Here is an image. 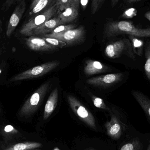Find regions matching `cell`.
<instances>
[{"mask_svg":"<svg viewBox=\"0 0 150 150\" xmlns=\"http://www.w3.org/2000/svg\"><path fill=\"white\" fill-rule=\"evenodd\" d=\"M109 70V68L98 61L87 60L84 67V73L86 76H91L105 73Z\"/></svg>","mask_w":150,"mask_h":150,"instance_id":"obj_14","label":"cell"},{"mask_svg":"<svg viewBox=\"0 0 150 150\" xmlns=\"http://www.w3.org/2000/svg\"><path fill=\"white\" fill-rule=\"evenodd\" d=\"M53 150H60L59 149V148H58V147H55V148H54V149Z\"/></svg>","mask_w":150,"mask_h":150,"instance_id":"obj_37","label":"cell"},{"mask_svg":"<svg viewBox=\"0 0 150 150\" xmlns=\"http://www.w3.org/2000/svg\"><path fill=\"white\" fill-rule=\"evenodd\" d=\"M4 131L5 134L8 135L15 134L18 133V131L13 126L10 125H7L4 127Z\"/></svg>","mask_w":150,"mask_h":150,"instance_id":"obj_28","label":"cell"},{"mask_svg":"<svg viewBox=\"0 0 150 150\" xmlns=\"http://www.w3.org/2000/svg\"><path fill=\"white\" fill-rule=\"evenodd\" d=\"M125 126L115 115H112L111 120L105 124L107 133L112 139L117 140L122 135Z\"/></svg>","mask_w":150,"mask_h":150,"instance_id":"obj_11","label":"cell"},{"mask_svg":"<svg viewBox=\"0 0 150 150\" xmlns=\"http://www.w3.org/2000/svg\"><path fill=\"white\" fill-rule=\"evenodd\" d=\"M144 17L150 22V10L145 13Z\"/></svg>","mask_w":150,"mask_h":150,"instance_id":"obj_33","label":"cell"},{"mask_svg":"<svg viewBox=\"0 0 150 150\" xmlns=\"http://www.w3.org/2000/svg\"></svg>","mask_w":150,"mask_h":150,"instance_id":"obj_41","label":"cell"},{"mask_svg":"<svg viewBox=\"0 0 150 150\" xmlns=\"http://www.w3.org/2000/svg\"><path fill=\"white\" fill-rule=\"evenodd\" d=\"M25 0H21L16 4L12 15L11 16L6 29L7 37H10L21 21L26 9Z\"/></svg>","mask_w":150,"mask_h":150,"instance_id":"obj_9","label":"cell"},{"mask_svg":"<svg viewBox=\"0 0 150 150\" xmlns=\"http://www.w3.org/2000/svg\"><path fill=\"white\" fill-rule=\"evenodd\" d=\"M57 2V0H39L32 8L29 10L28 15L29 19L50 8Z\"/></svg>","mask_w":150,"mask_h":150,"instance_id":"obj_16","label":"cell"},{"mask_svg":"<svg viewBox=\"0 0 150 150\" xmlns=\"http://www.w3.org/2000/svg\"><path fill=\"white\" fill-rule=\"evenodd\" d=\"M105 0H92L91 10L92 15H94L100 8Z\"/></svg>","mask_w":150,"mask_h":150,"instance_id":"obj_26","label":"cell"},{"mask_svg":"<svg viewBox=\"0 0 150 150\" xmlns=\"http://www.w3.org/2000/svg\"><path fill=\"white\" fill-rule=\"evenodd\" d=\"M141 0H127V3L128 4H132L138 2Z\"/></svg>","mask_w":150,"mask_h":150,"instance_id":"obj_32","label":"cell"},{"mask_svg":"<svg viewBox=\"0 0 150 150\" xmlns=\"http://www.w3.org/2000/svg\"><path fill=\"white\" fill-rule=\"evenodd\" d=\"M70 3L69 0H57V4L59 6V11H62Z\"/></svg>","mask_w":150,"mask_h":150,"instance_id":"obj_29","label":"cell"},{"mask_svg":"<svg viewBox=\"0 0 150 150\" xmlns=\"http://www.w3.org/2000/svg\"><path fill=\"white\" fill-rule=\"evenodd\" d=\"M1 72H2L1 70V69H0V74H1Z\"/></svg>","mask_w":150,"mask_h":150,"instance_id":"obj_40","label":"cell"},{"mask_svg":"<svg viewBox=\"0 0 150 150\" xmlns=\"http://www.w3.org/2000/svg\"><path fill=\"white\" fill-rule=\"evenodd\" d=\"M131 94L140 105L150 122V99L146 94L137 90L131 91Z\"/></svg>","mask_w":150,"mask_h":150,"instance_id":"obj_15","label":"cell"},{"mask_svg":"<svg viewBox=\"0 0 150 150\" xmlns=\"http://www.w3.org/2000/svg\"><path fill=\"white\" fill-rule=\"evenodd\" d=\"M144 51L146 59L144 66V72L148 80L150 82V40L145 42Z\"/></svg>","mask_w":150,"mask_h":150,"instance_id":"obj_20","label":"cell"},{"mask_svg":"<svg viewBox=\"0 0 150 150\" xmlns=\"http://www.w3.org/2000/svg\"><path fill=\"white\" fill-rule=\"evenodd\" d=\"M42 145L40 143L26 142L13 144L3 150H30L39 149Z\"/></svg>","mask_w":150,"mask_h":150,"instance_id":"obj_19","label":"cell"},{"mask_svg":"<svg viewBox=\"0 0 150 150\" xmlns=\"http://www.w3.org/2000/svg\"><path fill=\"white\" fill-rule=\"evenodd\" d=\"M39 1V0H32L30 6V9L32 8Z\"/></svg>","mask_w":150,"mask_h":150,"instance_id":"obj_31","label":"cell"},{"mask_svg":"<svg viewBox=\"0 0 150 150\" xmlns=\"http://www.w3.org/2000/svg\"><path fill=\"white\" fill-rule=\"evenodd\" d=\"M91 98L93 105L96 108L100 109L108 110V107L105 104L104 100L102 98L96 97L94 95H92Z\"/></svg>","mask_w":150,"mask_h":150,"instance_id":"obj_22","label":"cell"},{"mask_svg":"<svg viewBox=\"0 0 150 150\" xmlns=\"http://www.w3.org/2000/svg\"><path fill=\"white\" fill-rule=\"evenodd\" d=\"M46 41L48 42L49 44L52 45L56 47L62 48V47L67 45V44L65 42L61 40H59L57 39L53 38H45V37H41Z\"/></svg>","mask_w":150,"mask_h":150,"instance_id":"obj_23","label":"cell"},{"mask_svg":"<svg viewBox=\"0 0 150 150\" xmlns=\"http://www.w3.org/2000/svg\"><path fill=\"white\" fill-rule=\"evenodd\" d=\"M126 75L123 73L108 74L87 79V83L95 86L108 87L122 82Z\"/></svg>","mask_w":150,"mask_h":150,"instance_id":"obj_8","label":"cell"},{"mask_svg":"<svg viewBox=\"0 0 150 150\" xmlns=\"http://www.w3.org/2000/svg\"><path fill=\"white\" fill-rule=\"evenodd\" d=\"M41 37L53 38L65 42L67 45H73L84 41L85 37V30L83 26L66 31L60 33L52 34L48 33Z\"/></svg>","mask_w":150,"mask_h":150,"instance_id":"obj_6","label":"cell"},{"mask_svg":"<svg viewBox=\"0 0 150 150\" xmlns=\"http://www.w3.org/2000/svg\"><path fill=\"white\" fill-rule=\"evenodd\" d=\"M59 98V91L57 88L53 91L48 98V100L46 103L44 109V116L43 119L44 120H47L52 113L55 110Z\"/></svg>","mask_w":150,"mask_h":150,"instance_id":"obj_17","label":"cell"},{"mask_svg":"<svg viewBox=\"0 0 150 150\" xmlns=\"http://www.w3.org/2000/svg\"><path fill=\"white\" fill-rule=\"evenodd\" d=\"M142 143L139 139L134 138L122 145L120 150H142Z\"/></svg>","mask_w":150,"mask_h":150,"instance_id":"obj_21","label":"cell"},{"mask_svg":"<svg viewBox=\"0 0 150 150\" xmlns=\"http://www.w3.org/2000/svg\"><path fill=\"white\" fill-rule=\"evenodd\" d=\"M70 2L74 3L77 6H79L80 4V0H69Z\"/></svg>","mask_w":150,"mask_h":150,"instance_id":"obj_34","label":"cell"},{"mask_svg":"<svg viewBox=\"0 0 150 150\" xmlns=\"http://www.w3.org/2000/svg\"><path fill=\"white\" fill-rule=\"evenodd\" d=\"M30 150H40L39 149H33Z\"/></svg>","mask_w":150,"mask_h":150,"instance_id":"obj_39","label":"cell"},{"mask_svg":"<svg viewBox=\"0 0 150 150\" xmlns=\"http://www.w3.org/2000/svg\"><path fill=\"white\" fill-rule=\"evenodd\" d=\"M79 6L70 2L62 11H58L57 16L60 18L63 25L74 21L79 15Z\"/></svg>","mask_w":150,"mask_h":150,"instance_id":"obj_13","label":"cell"},{"mask_svg":"<svg viewBox=\"0 0 150 150\" xmlns=\"http://www.w3.org/2000/svg\"><path fill=\"white\" fill-rule=\"evenodd\" d=\"M128 39L131 42L134 52L136 55L142 56L144 51L145 43L144 41L139 37L134 36H128Z\"/></svg>","mask_w":150,"mask_h":150,"instance_id":"obj_18","label":"cell"},{"mask_svg":"<svg viewBox=\"0 0 150 150\" xmlns=\"http://www.w3.org/2000/svg\"><path fill=\"white\" fill-rule=\"evenodd\" d=\"M63 25L62 21L58 16L45 22L41 26L37 28L32 32L31 36L45 35L50 33L56 27Z\"/></svg>","mask_w":150,"mask_h":150,"instance_id":"obj_12","label":"cell"},{"mask_svg":"<svg viewBox=\"0 0 150 150\" xmlns=\"http://www.w3.org/2000/svg\"><path fill=\"white\" fill-rule=\"evenodd\" d=\"M105 34L107 37L127 35L139 38H150V28H139L130 21H113L106 25Z\"/></svg>","mask_w":150,"mask_h":150,"instance_id":"obj_1","label":"cell"},{"mask_svg":"<svg viewBox=\"0 0 150 150\" xmlns=\"http://www.w3.org/2000/svg\"><path fill=\"white\" fill-rule=\"evenodd\" d=\"M59 64L58 61H53L36 66L14 76L11 79L10 81L15 82L41 76L56 68Z\"/></svg>","mask_w":150,"mask_h":150,"instance_id":"obj_4","label":"cell"},{"mask_svg":"<svg viewBox=\"0 0 150 150\" xmlns=\"http://www.w3.org/2000/svg\"><path fill=\"white\" fill-rule=\"evenodd\" d=\"M21 0H5L1 6V10L5 11H8L13 5L16 4Z\"/></svg>","mask_w":150,"mask_h":150,"instance_id":"obj_27","label":"cell"},{"mask_svg":"<svg viewBox=\"0 0 150 150\" xmlns=\"http://www.w3.org/2000/svg\"><path fill=\"white\" fill-rule=\"evenodd\" d=\"M3 22L2 21L1 19L0 18V36H1V34L2 32L3 28Z\"/></svg>","mask_w":150,"mask_h":150,"instance_id":"obj_36","label":"cell"},{"mask_svg":"<svg viewBox=\"0 0 150 150\" xmlns=\"http://www.w3.org/2000/svg\"><path fill=\"white\" fill-rule=\"evenodd\" d=\"M49 85V83H45L33 93L22 106L19 111L20 116H29L37 111L48 90Z\"/></svg>","mask_w":150,"mask_h":150,"instance_id":"obj_5","label":"cell"},{"mask_svg":"<svg viewBox=\"0 0 150 150\" xmlns=\"http://www.w3.org/2000/svg\"><path fill=\"white\" fill-rule=\"evenodd\" d=\"M89 0H80V4L81 7L83 8V10H85L87 7Z\"/></svg>","mask_w":150,"mask_h":150,"instance_id":"obj_30","label":"cell"},{"mask_svg":"<svg viewBox=\"0 0 150 150\" xmlns=\"http://www.w3.org/2000/svg\"><path fill=\"white\" fill-rule=\"evenodd\" d=\"M120 0H112L111 2V4H112V7H114L116 5L118 2Z\"/></svg>","mask_w":150,"mask_h":150,"instance_id":"obj_35","label":"cell"},{"mask_svg":"<svg viewBox=\"0 0 150 150\" xmlns=\"http://www.w3.org/2000/svg\"><path fill=\"white\" fill-rule=\"evenodd\" d=\"M67 99L70 108L79 119L92 129H97L95 119L91 112L74 96L69 95Z\"/></svg>","mask_w":150,"mask_h":150,"instance_id":"obj_7","label":"cell"},{"mask_svg":"<svg viewBox=\"0 0 150 150\" xmlns=\"http://www.w3.org/2000/svg\"><path fill=\"white\" fill-rule=\"evenodd\" d=\"M75 26L76 25L73 24L62 25L56 27L50 33L56 34L64 32L66 31L74 29Z\"/></svg>","mask_w":150,"mask_h":150,"instance_id":"obj_24","label":"cell"},{"mask_svg":"<svg viewBox=\"0 0 150 150\" xmlns=\"http://www.w3.org/2000/svg\"><path fill=\"white\" fill-rule=\"evenodd\" d=\"M25 44L31 50L38 52H49L58 49L46 41L42 37L37 36H30L25 39Z\"/></svg>","mask_w":150,"mask_h":150,"instance_id":"obj_10","label":"cell"},{"mask_svg":"<svg viewBox=\"0 0 150 150\" xmlns=\"http://www.w3.org/2000/svg\"><path fill=\"white\" fill-rule=\"evenodd\" d=\"M137 15V9L135 8H131L126 10L122 13L121 17L123 18L130 19L136 16Z\"/></svg>","mask_w":150,"mask_h":150,"instance_id":"obj_25","label":"cell"},{"mask_svg":"<svg viewBox=\"0 0 150 150\" xmlns=\"http://www.w3.org/2000/svg\"><path fill=\"white\" fill-rule=\"evenodd\" d=\"M147 150H150V142L149 144V146H148V149Z\"/></svg>","mask_w":150,"mask_h":150,"instance_id":"obj_38","label":"cell"},{"mask_svg":"<svg viewBox=\"0 0 150 150\" xmlns=\"http://www.w3.org/2000/svg\"><path fill=\"white\" fill-rule=\"evenodd\" d=\"M59 6L57 3L48 9L37 15L22 25L19 33L24 36L30 37L32 32L35 29L41 26L45 22L58 15Z\"/></svg>","mask_w":150,"mask_h":150,"instance_id":"obj_2","label":"cell"},{"mask_svg":"<svg viewBox=\"0 0 150 150\" xmlns=\"http://www.w3.org/2000/svg\"><path fill=\"white\" fill-rule=\"evenodd\" d=\"M106 56L110 59H115L125 55L132 60L135 61L136 54L134 52L132 44L128 38L122 39L110 43L106 47Z\"/></svg>","mask_w":150,"mask_h":150,"instance_id":"obj_3","label":"cell"}]
</instances>
